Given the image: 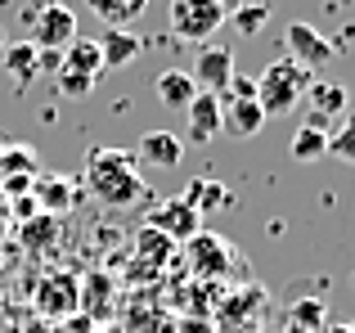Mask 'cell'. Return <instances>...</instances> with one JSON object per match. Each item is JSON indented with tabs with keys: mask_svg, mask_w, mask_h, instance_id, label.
Instances as JSON below:
<instances>
[{
	"mask_svg": "<svg viewBox=\"0 0 355 333\" xmlns=\"http://www.w3.org/2000/svg\"><path fill=\"white\" fill-rule=\"evenodd\" d=\"M86 185L104 207H130L144 198V176H139L135 153L121 149H95L86 158Z\"/></svg>",
	"mask_w": 355,
	"mask_h": 333,
	"instance_id": "6da1fadb",
	"label": "cell"
},
{
	"mask_svg": "<svg viewBox=\"0 0 355 333\" xmlns=\"http://www.w3.org/2000/svg\"><path fill=\"white\" fill-rule=\"evenodd\" d=\"M306 86H311V72L302 63H293L288 54H279L275 63H266V72L257 77V108L266 117H288L302 104Z\"/></svg>",
	"mask_w": 355,
	"mask_h": 333,
	"instance_id": "7a4b0ae2",
	"label": "cell"
},
{
	"mask_svg": "<svg viewBox=\"0 0 355 333\" xmlns=\"http://www.w3.org/2000/svg\"><path fill=\"white\" fill-rule=\"evenodd\" d=\"M23 23L32 27V45H36V50H68V45L81 36L72 5H59V0H45V5L27 9Z\"/></svg>",
	"mask_w": 355,
	"mask_h": 333,
	"instance_id": "3957f363",
	"label": "cell"
},
{
	"mask_svg": "<svg viewBox=\"0 0 355 333\" xmlns=\"http://www.w3.org/2000/svg\"><path fill=\"white\" fill-rule=\"evenodd\" d=\"M220 23H225L220 0H171V32L180 41H211Z\"/></svg>",
	"mask_w": 355,
	"mask_h": 333,
	"instance_id": "277c9868",
	"label": "cell"
},
{
	"mask_svg": "<svg viewBox=\"0 0 355 333\" xmlns=\"http://www.w3.org/2000/svg\"><path fill=\"white\" fill-rule=\"evenodd\" d=\"M284 54L293 63H302L306 72H315V68H324V63H333V54H338V45L329 41L324 32H315L311 23H288L284 27Z\"/></svg>",
	"mask_w": 355,
	"mask_h": 333,
	"instance_id": "5b68a950",
	"label": "cell"
},
{
	"mask_svg": "<svg viewBox=\"0 0 355 333\" xmlns=\"http://www.w3.org/2000/svg\"><path fill=\"white\" fill-rule=\"evenodd\" d=\"M306 122L311 126H324L329 131V122H338L342 113L351 108V95H347V86L342 81H329V77H311V86H306Z\"/></svg>",
	"mask_w": 355,
	"mask_h": 333,
	"instance_id": "8992f818",
	"label": "cell"
},
{
	"mask_svg": "<svg viewBox=\"0 0 355 333\" xmlns=\"http://www.w3.org/2000/svg\"><path fill=\"white\" fill-rule=\"evenodd\" d=\"M148 225H153L157 234H166L171 244H189V239L202 230V216L184 198H162L153 212H148Z\"/></svg>",
	"mask_w": 355,
	"mask_h": 333,
	"instance_id": "52a82bcc",
	"label": "cell"
},
{
	"mask_svg": "<svg viewBox=\"0 0 355 333\" xmlns=\"http://www.w3.org/2000/svg\"><path fill=\"white\" fill-rule=\"evenodd\" d=\"M135 162L157 166V171H175L184 162V140L171 131H144L135 144Z\"/></svg>",
	"mask_w": 355,
	"mask_h": 333,
	"instance_id": "ba28073f",
	"label": "cell"
},
{
	"mask_svg": "<svg viewBox=\"0 0 355 333\" xmlns=\"http://www.w3.org/2000/svg\"><path fill=\"white\" fill-rule=\"evenodd\" d=\"M193 81H198V90H225L230 77H234V54L225 50V45H202L198 59H193Z\"/></svg>",
	"mask_w": 355,
	"mask_h": 333,
	"instance_id": "9c48e42d",
	"label": "cell"
},
{
	"mask_svg": "<svg viewBox=\"0 0 355 333\" xmlns=\"http://www.w3.org/2000/svg\"><path fill=\"white\" fill-rule=\"evenodd\" d=\"M220 95L216 90H198L193 95V104L184 108V122H189V140L193 144H211L220 135Z\"/></svg>",
	"mask_w": 355,
	"mask_h": 333,
	"instance_id": "30bf717a",
	"label": "cell"
},
{
	"mask_svg": "<svg viewBox=\"0 0 355 333\" xmlns=\"http://www.w3.org/2000/svg\"><path fill=\"white\" fill-rule=\"evenodd\" d=\"M153 95L162 108H171V113H184V108L193 104V95H198V81L189 77L184 68H166L153 77Z\"/></svg>",
	"mask_w": 355,
	"mask_h": 333,
	"instance_id": "8fae6325",
	"label": "cell"
},
{
	"mask_svg": "<svg viewBox=\"0 0 355 333\" xmlns=\"http://www.w3.org/2000/svg\"><path fill=\"white\" fill-rule=\"evenodd\" d=\"M189 253H193V271L198 275H220V271H230V262H234V248H230L225 239L207 234V230H198V234L189 239Z\"/></svg>",
	"mask_w": 355,
	"mask_h": 333,
	"instance_id": "7c38bea8",
	"label": "cell"
},
{
	"mask_svg": "<svg viewBox=\"0 0 355 333\" xmlns=\"http://www.w3.org/2000/svg\"><path fill=\"white\" fill-rule=\"evenodd\" d=\"M220 131H230L234 140H252L266 126V113L257 108V99H220Z\"/></svg>",
	"mask_w": 355,
	"mask_h": 333,
	"instance_id": "4fadbf2b",
	"label": "cell"
},
{
	"mask_svg": "<svg viewBox=\"0 0 355 333\" xmlns=\"http://www.w3.org/2000/svg\"><path fill=\"white\" fill-rule=\"evenodd\" d=\"M139 50H144V41H139L130 27H108V32L99 36V59H104V68H126V63L139 59Z\"/></svg>",
	"mask_w": 355,
	"mask_h": 333,
	"instance_id": "5bb4252c",
	"label": "cell"
},
{
	"mask_svg": "<svg viewBox=\"0 0 355 333\" xmlns=\"http://www.w3.org/2000/svg\"><path fill=\"white\" fill-rule=\"evenodd\" d=\"M32 198H36V207H41V212L63 216V212L77 203V194H72V180H68V176H36Z\"/></svg>",
	"mask_w": 355,
	"mask_h": 333,
	"instance_id": "9a60e30c",
	"label": "cell"
},
{
	"mask_svg": "<svg viewBox=\"0 0 355 333\" xmlns=\"http://www.w3.org/2000/svg\"><path fill=\"white\" fill-rule=\"evenodd\" d=\"M59 234H63V225H59V216H50V212H36L32 221H23L18 225V244L27 248V253H50L54 244H59Z\"/></svg>",
	"mask_w": 355,
	"mask_h": 333,
	"instance_id": "2e32d148",
	"label": "cell"
},
{
	"mask_svg": "<svg viewBox=\"0 0 355 333\" xmlns=\"http://www.w3.org/2000/svg\"><path fill=\"white\" fill-rule=\"evenodd\" d=\"M36 307L50 311V316H68V311H77V307H81L77 280H72V275H50V280L41 284V298H36Z\"/></svg>",
	"mask_w": 355,
	"mask_h": 333,
	"instance_id": "e0dca14e",
	"label": "cell"
},
{
	"mask_svg": "<svg viewBox=\"0 0 355 333\" xmlns=\"http://www.w3.org/2000/svg\"><path fill=\"white\" fill-rule=\"evenodd\" d=\"M5 68H9V77L18 81V86H27V81H36L41 77V50H36L32 41H14V45H5Z\"/></svg>",
	"mask_w": 355,
	"mask_h": 333,
	"instance_id": "ac0fdd59",
	"label": "cell"
},
{
	"mask_svg": "<svg viewBox=\"0 0 355 333\" xmlns=\"http://www.w3.org/2000/svg\"><path fill=\"white\" fill-rule=\"evenodd\" d=\"M288 153H293L297 162H320V158H329V131H324V126L302 122V126H297V135H293V144H288Z\"/></svg>",
	"mask_w": 355,
	"mask_h": 333,
	"instance_id": "d6986e66",
	"label": "cell"
},
{
	"mask_svg": "<svg viewBox=\"0 0 355 333\" xmlns=\"http://www.w3.org/2000/svg\"><path fill=\"white\" fill-rule=\"evenodd\" d=\"M180 198L189 203L198 216H207V212H216V207H230V203H234V194H230L225 185H216V180H193Z\"/></svg>",
	"mask_w": 355,
	"mask_h": 333,
	"instance_id": "ffe728a7",
	"label": "cell"
},
{
	"mask_svg": "<svg viewBox=\"0 0 355 333\" xmlns=\"http://www.w3.org/2000/svg\"><path fill=\"white\" fill-rule=\"evenodd\" d=\"M329 158L355 166V108H347V113L329 126Z\"/></svg>",
	"mask_w": 355,
	"mask_h": 333,
	"instance_id": "44dd1931",
	"label": "cell"
},
{
	"mask_svg": "<svg viewBox=\"0 0 355 333\" xmlns=\"http://www.w3.org/2000/svg\"><path fill=\"white\" fill-rule=\"evenodd\" d=\"M63 68L86 72V77H99V72H104V59H99V41H90V36H77V41L63 50Z\"/></svg>",
	"mask_w": 355,
	"mask_h": 333,
	"instance_id": "7402d4cb",
	"label": "cell"
},
{
	"mask_svg": "<svg viewBox=\"0 0 355 333\" xmlns=\"http://www.w3.org/2000/svg\"><path fill=\"white\" fill-rule=\"evenodd\" d=\"M86 5H90V14L104 18L108 27H126L130 18H139L148 9V0H86Z\"/></svg>",
	"mask_w": 355,
	"mask_h": 333,
	"instance_id": "603a6c76",
	"label": "cell"
},
{
	"mask_svg": "<svg viewBox=\"0 0 355 333\" xmlns=\"http://www.w3.org/2000/svg\"><path fill=\"white\" fill-rule=\"evenodd\" d=\"M5 176H41L32 144H5V149H0V180H5Z\"/></svg>",
	"mask_w": 355,
	"mask_h": 333,
	"instance_id": "cb8c5ba5",
	"label": "cell"
},
{
	"mask_svg": "<svg viewBox=\"0 0 355 333\" xmlns=\"http://www.w3.org/2000/svg\"><path fill=\"white\" fill-rule=\"evenodd\" d=\"M230 18H234V27L243 36H257L270 23V0H243V5L230 9Z\"/></svg>",
	"mask_w": 355,
	"mask_h": 333,
	"instance_id": "d4e9b609",
	"label": "cell"
},
{
	"mask_svg": "<svg viewBox=\"0 0 355 333\" xmlns=\"http://www.w3.org/2000/svg\"><path fill=\"white\" fill-rule=\"evenodd\" d=\"M54 86H59V95H68V99H86L90 90L99 86V77H86V72L59 68V72H54Z\"/></svg>",
	"mask_w": 355,
	"mask_h": 333,
	"instance_id": "484cf974",
	"label": "cell"
},
{
	"mask_svg": "<svg viewBox=\"0 0 355 333\" xmlns=\"http://www.w3.org/2000/svg\"><path fill=\"white\" fill-rule=\"evenodd\" d=\"M135 244H139V257H144V262H157V266H162L166 262V257H171V239H166V234H157V230L153 225H144V230H139V239H135Z\"/></svg>",
	"mask_w": 355,
	"mask_h": 333,
	"instance_id": "4316f807",
	"label": "cell"
},
{
	"mask_svg": "<svg viewBox=\"0 0 355 333\" xmlns=\"http://www.w3.org/2000/svg\"><path fill=\"white\" fill-rule=\"evenodd\" d=\"M9 234H14V216H9V203L0 198V244H5Z\"/></svg>",
	"mask_w": 355,
	"mask_h": 333,
	"instance_id": "83f0119b",
	"label": "cell"
},
{
	"mask_svg": "<svg viewBox=\"0 0 355 333\" xmlns=\"http://www.w3.org/2000/svg\"><path fill=\"white\" fill-rule=\"evenodd\" d=\"M5 45H9V36H5V27H0V54H5Z\"/></svg>",
	"mask_w": 355,
	"mask_h": 333,
	"instance_id": "f1b7e54d",
	"label": "cell"
},
{
	"mask_svg": "<svg viewBox=\"0 0 355 333\" xmlns=\"http://www.w3.org/2000/svg\"><path fill=\"white\" fill-rule=\"evenodd\" d=\"M5 266H9V257H5V253H0V275H5Z\"/></svg>",
	"mask_w": 355,
	"mask_h": 333,
	"instance_id": "f546056e",
	"label": "cell"
},
{
	"mask_svg": "<svg viewBox=\"0 0 355 333\" xmlns=\"http://www.w3.org/2000/svg\"><path fill=\"white\" fill-rule=\"evenodd\" d=\"M0 149H5V135H0Z\"/></svg>",
	"mask_w": 355,
	"mask_h": 333,
	"instance_id": "4dcf8cb0",
	"label": "cell"
},
{
	"mask_svg": "<svg viewBox=\"0 0 355 333\" xmlns=\"http://www.w3.org/2000/svg\"><path fill=\"white\" fill-rule=\"evenodd\" d=\"M36 5H45V0H36Z\"/></svg>",
	"mask_w": 355,
	"mask_h": 333,
	"instance_id": "1f68e13d",
	"label": "cell"
}]
</instances>
